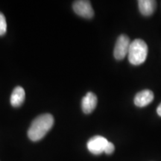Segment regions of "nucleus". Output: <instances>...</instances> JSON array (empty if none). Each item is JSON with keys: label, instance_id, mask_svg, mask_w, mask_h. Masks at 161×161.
Masks as SVG:
<instances>
[{"label": "nucleus", "instance_id": "5", "mask_svg": "<svg viewBox=\"0 0 161 161\" xmlns=\"http://www.w3.org/2000/svg\"><path fill=\"white\" fill-rule=\"evenodd\" d=\"M74 11L80 17L86 18V19H91L94 16V11L92 9L91 4L90 1L85 0H79L75 1L72 5Z\"/></svg>", "mask_w": 161, "mask_h": 161}, {"label": "nucleus", "instance_id": "2", "mask_svg": "<svg viewBox=\"0 0 161 161\" xmlns=\"http://www.w3.org/2000/svg\"><path fill=\"white\" fill-rule=\"evenodd\" d=\"M148 46L144 40L136 39L130 43L128 51V60L133 65L138 66L146 61L148 55Z\"/></svg>", "mask_w": 161, "mask_h": 161}, {"label": "nucleus", "instance_id": "10", "mask_svg": "<svg viewBox=\"0 0 161 161\" xmlns=\"http://www.w3.org/2000/svg\"><path fill=\"white\" fill-rule=\"evenodd\" d=\"M7 31V23L3 13L0 12V36H3Z\"/></svg>", "mask_w": 161, "mask_h": 161}, {"label": "nucleus", "instance_id": "4", "mask_svg": "<svg viewBox=\"0 0 161 161\" xmlns=\"http://www.w3.org/2000/svg\"><path fill=\"white\" fill-rule=\"evenodd\" d=\"M109 141H108L106 138L102 136H95L91 139H90L87 142L86 146L90 153L95 154V155H99L104 152L107 144Z\"/></svg>", "mask_w": 161, "mask_h": 161}, {"label": "nucleus", "instance_id": "11", "mask_svg": "<svg viewBox=\"0 0 161 161\" xmlns=\"http://www.w3.org/2000/svg\"><path fill=\"white\" fill-rule=\"evenodd\" d=\"M114 150H115V146H114V145L113 144L112 142H108V143L107 144L106 146L105 150H104V153H105L106 154L110 155V154H112L113 153H114Z\"/></svg>", "mask_w": 161, "mask_h": 161}, {"label": "nucleus", "instance_id": "1", "mask_svg": "<svg viewBox=\"0 0 161 161\" xmlns=\"http://www.w3.org/2000/svg\"><path fill=\"white\" fill-rule=\"evenodd\" d=\"M54 124V118L49 114L38 116L34 119L28 130V136L31 141L37 142L42 140L51 130Z\"/></svg>", "mask_w": 161, "mask_h": 161}, {"label": "nucleus", "instance_id": "7", "mask_svg": "<svg viewBox=\"0 0 161 161\" xmlns=\"http://www.w3.org/2000/svg\"><path fill=\"white\" fill-rule=\"evenodd\" d=\"M97 97L93 92H89L86 94V96L82 98L81 108L84 114H89L95 110L97 105Z\"/></svg>", "mask_w": 161, "mask_h": 161}, {"label": "nucleus", "instance_id": "3", "mask_svg": "<svg viewBox=\"0 0 161 161\" xmlns=\"http://www.w3.org/2000/svg\"><path fill=\"white\" fill-rule=\"evenodd\" d=\"M130 45V38L125 35H121L116 40L114 55L116 60H121L128 54Z\"/></svg>", "mask_w": 161, "mask_h": 161}, {"label": "nucleus", "instance_id": "9", "mask_svg": "<svg viewBox=\"0 0 161 161\" xmlns=\"http://www.w3.org/2000/svg\"><path fill=\"white\" fill-rule=\"evenodd\" d=\"M25 92L22 86H16L11 96V104L14 108L21 106L25 101Z\"/></svg>", "mask_w": 161, "mask_h": 161}, {"label": "nucleus", "instance_id": "12", "mask_svg": "<svg viewBox=\"0 0 161 161\" xmlns=\"http://www.w3.org/2000/svg\"><path fill=\"white\" fill-rule=\"evenodd\" d=\"M157 113L160 116H161V103L159 104L158 108H157Z\"/></svg>", "mask_w": 161, "mask_h": 161}, {"label": "nucleus", "instance_id": "6", "mask_svg": "<svg viewBox=\"0 0 161 161\" xmlns=\"http://www.w3.org/2000/svg\"><path fill=\"white\" fill-rule=\"evenodd\" d=\"M154 92L152 90H145L139 92L134 97V104L136 106L142 108L149 104L154 100Z\"/></svg>", "mask_w": 161, "mask_h": 161}, {"label": "nucleus", "instance_id": "8", "mask_svg": "<svg viewBox=\"0 0 161 161\" xmlns=\"http://www.w3.org/2000/svg\"><path fill=\"white\" fill-rule=\"evenodd\" d=\"M156 1H153V0H139L138 1V6L140 13L146 17L153 14L156 9Z\"/></svg>", "mask_w": 161, "mask_h": 161}]
</instances>
